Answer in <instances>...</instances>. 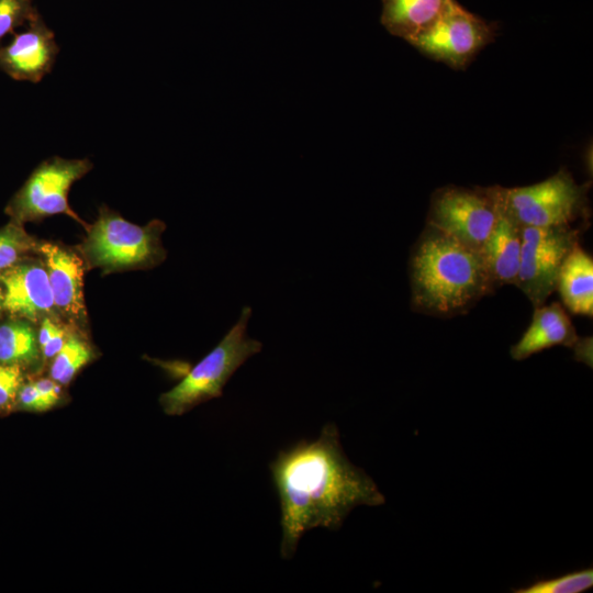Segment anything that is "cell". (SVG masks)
I'll use <instances>...</instances> for the list:
<instances>
[{"instance_id":"2","label":"cell","mask_w":593,"mask_h":593,"mask_svg":"<svg viewBox=\"0 0 593 593\" xmlns=\"http://www.w3.org/2000/svg\"><path fill=\"white\" fill-rule=\"evenodd\" d=\"M411 305L415 312L451 317L493 293L480 251L426 225L409 262Z\"/></svg>"},{"instance_id":"23","label":"cell","mask_w":593,"mask_h":593,"mask_svg":"<svg viewBox=\"0 0 593 593\" xmlns=\"http://www.w3.org/2000/svg\"><path fill=\"white\" fill-rule=\"evenodd\" d=\"M16 399L19 405L24 410L33 412H44L48 410L34 382L22 384Z\"/></svg>"},{"instance_id":"17","label":"cell","mask_w":593,"mask_h":593,"mask_svg":"<svg viewBox=\"0 0 593 593\" xmlns=\"http://www.w3.org/2000/svg\"><path fill=\"white\" fill-rule=\"evenodd\" d=\"M41 358L35 324L12 317L0 325V363L24 367L36 363Z\"/></svg>"},{"instance_id":"15","label":"cell","mask_w":593,"mask_h":593,"mask_svg":"<svg viewBox=\"0 0 593 593\" xmlns=\"http://www.w3.org/2000/svg\"><path fill=\"white\" fill-rule=\"evenodd\" d=\"M564 307L574 315H593V259L578 243L566 257L557 289Z\"/></svg>"},{"instance_id":"26","label":"cell","mask_w":593,"mask_h":593,"mask_svg":"<svg viewBox=\"0 0 593 593\" xmlns=\"http://www.w3.org/2000/svg\"><path fill=\"white\" fill-rule=\"evenodd\" d=\"M572 350H573V357L577 361L583 362L590 368H592L593 366L592 337H579Z\"/></svg>"},{"instance_id":"3","label":"cell","mask_w":593,"mask_h":593,"mask_svg":"<svg viewBox=\"0 0 593 593\" xmlns=\"http://www.w3.org/2000/svg\"><path fill=\"white\" fill-rule=\"evenodd\" d=\"M166 224L157 219L145 225L126 221L107 205H101L92 224L85 227L86 236L75 246L87 269L101 273L148 270L165 261L161 235Z\"/></svg>"},{"instance_id":"6","label":"cell","mask_w":593,"mask_h":593,"mask_svg":"<svg viewBox=\"0 0 593 593\" xmlns=\"http://www.w3.org/2000/svg\"><path fill=\"white\" fill-rule=\"evenodd\" d=\"M497 211L499 186H447L433 193L427 225L480 251L494 226Z\"/></svg>"},{"instance_id":"27","label":"cell","mask_w":593,"mask_h":593,"mask_svg":"<svg viewBox=\"0 0 593 593\" xmlns=\"http://www.w3.org/2000/svg\"><path fill=\"white\" fill-rule=\"evenodd\" d=\"M1 310H3V290H2V287L0 286V312Z\"/></svg>"},{"instance_id":"25","label":"cell","mask_w":593,"mask_h":593,"mask_svg":"<svg viewBox=\"0 0 593 593\" xmlns=\"http://www.w3.org/2000/svg\"><path fill=\"white\" fill-rule=\"evenodd\" d=\"M68 329L69 327L61 326L41 348L42 358L44 360H51L58 354L66 340Z\"/></svg>"},{"instance_id":"10","label":"cell","mask_w":593,"mask_h":593,"mask_svg":"<svg viewBox=\"0 0 593 593\" xmlns=\"http://www.w3.org/2000/svg\"><path fill=\"white\" fill-rule=\"evenodd\" d=\"M37 254L42 257L61 321L69 328L90 338L85 302L86 262L75 246L60 242L41 240Z\"/></svg>"},{"instance_id":"5","label":"cell","mask_w":593,"mask_h":593,"mask_svg":"<svg viewBox=\"0 0 593 593\" xmlns=\"http://www.w3.org/2000/svg\"><path fill=\"white\" fill-rule=\"evenodd\" d=\"M588 184H578L572 175L561 168L538 183L503 188L504 202L523 226L571 225L588 210Z\"/></svg>"},{"instance_id":"13","label":"cell","mask_w":593,"mask_h":593,"mask_svg":"<svg viewBox=\"0 0 593 593\" xmlns=\"http://www.w3.org/2000/svg\"><path fill=\"white\" fill-rule=\"evenodd\" d=\"M523 225L506 206L502 187L499 186V211L494 226L488 236L481 257L494 288L515 284L523 242Z\"/></svg>"},{"instance_id":"11","label":"cell","mask_w":593,"mask_h":593,"mask_svg":"<svg viewBox=\"0 0 593 593\" xmlns=\"http://www.w3.org/2000/svg\"><path fill=\"white\" fill-rule=\"evenodd\" d=\"M3 310L12 317L36 326L46 317L64 324L55 307L47 270L42 257H24L0 272ZM65 325V324H64Z\"/></svg>"},{"instance_id":"12","label":"cell","mask_w":593,"mask_h":593,"mask_svg":"<svg viewBox=\"0 0 593 593\" xmlns=\"http://www.w3.org/2000/svg\"><path fill=\"white\" fill-rule=\"evenodd\" d=\"M58 51L54 32L36 12L29 27L0 48V66L13 78L38 82L52 70Z\"/></svg>"},{"instance_id":"14","label":"cell","mask_w":593,"mask_h":593,"mask_svg":"<svg viewBox=\"0 0 593 593\" xmlns=\"http://www.w3.org/2000/svg\"><path fill=\"white\" fill-rule=\"evenodd\" d=\"M579 339L564 309L558 303L535 307L532 322L519 340L510 348L514 360H524L553 346L573 348Z\"/></svg>"},{"instance_id":"24","label":"cell","mask_w":593,"mask_h":593,"mask_svg":"<svg viewBox=\"0 0 593 593\" xmlns=\"http://www.w3.org/2000/svg\"><path fill=\"white\" fill-rule=\"evenodd\" d=\"M34 384L41 394L48 410L57 404L60 399L61 389L58 382L52 378H43L34 381Z\"/></svg>"},{"instance_id":"19","label":"cell","mask_w":593,"mask_h":593,"mask_svg":"<svg viewBox=\"0 0 593 593\" xmlns=\"http://www.w3.org/2000/svg\"><path fill=\"white\" fill-rule=\"evenodd\" d=\"M41 240L29 235L18 223L0 230V272L15 265L30 253L36 254Z\"/></svg>"},{"instance_id":"1","label":"cell","mask_w":593,"mask_h":593,"mask_svg":"<svg viewBox=\"0 0 593 593\" xmlns=\"http://www.w3.org/2000/svg\"><path fill=\"white\" fill-rule=\"evenodd\" d=\"M269 469L279 497L280 556L286 560L307 530H337L354 507L385 502L374 481L348 460L334 423L316 439L280 450Z\"/></svg>"},{"instance_id":"18","label":"cell","mask_w":593,"mask_h":593,"mask_svg":"<svg viewBox=\"0 0 593 593\" xmlns=\"http://www.w3.org/2000/svg\"><path fill=\"white\" fill-rule=\"evenodd\" d=\"M93 357L94 349L90 338L69 328L61 349L53 358L51 378L59 384L66 385Z\"/></svg>"},{"instance_id":"20","label":"cell","mask_w":593,"mask_h":593,"mask_svg":"<svg viewBox=\"0 0 593 593\" xmlns=\"http://www.w3.org/2000/svg\"><path fill=\"white\" fill-rule=\"evenodd\" d=\"M593 586V569L577 570L567 574L541 579L534 583L513 590L516 593H582Z\"/></svg>"},{"instance_id":"9","label":"cell","mask_w":593,"mask_h":593,"mask_svg":"<svg viewBox=\"0 0 593 593\" xmlns=\"http://www.w3.org/2000/svg\"><path fill=\"white\" fill-rule=\"evenodd\" d=\"M496 26L449 0L437 20L410 44L425 56L462 69L494 40Z\"/></svg>"},{"instance_id":"7","label":"cell","mask_w":593,"mask_h":593,"mask_svg":"<svg viewBox=\"0 0 593 593\" xmlns=\"http://www.w3.org/2000/svg\"><path fill=\"white\" fill-rule=\"evenodd\" d=\"M92 168L93 163L89 158H47L18 192L9 206L10 212L20 222L66 214L86 227L88 224L69 205L68 193L71 186Z\"/></svg>"},{"instance_id":"16","label":"cell","mask_w":593,"mask_h":593,"mask_svg":"<svg viewBox=\"0 0 593 593\" xmlns=\"http://www.w3.org/2000/svg\"><path fill=\"white\" fill-rule=\"evenodd\" d=\"M449 0H382L381 23L411 43L443 13Z\"/></svg>"},{"instance_id":"4","label":"cell","mask_w":593,"mask_h":593,"mask_svg":"<svg viewBox=\"0 0 593 593\" xmlns=\"http://www.w3.org/2000/svg\"><path fill=\"white\" fill-rule=\"evenodd\" d=\"M250 314L249 306L243 307L238 321L220 343L177 385L160 395L159 403L166 414L182 415L203 402L220 398L235 371L261 351L262 344L246 333Z\"/></svg>"},{"instance_id":"22","label":"cell","mask_w":593,"mask_h":593,"mask_svg":"<svg viewBox=\"0 0 593 593\" xmlns=\"http://www.w3.org/2000/svg\"><path fill=\"white\" fill-rule=\"evenodd\" d=\"M22 383L21 366L0 363V409L10 405L16 399Z\"/></svg>"},{"instance_id":"21","label":"cell","mask_w":593,"mask_h":593,"mask_svg":"<svg viewBox=\"0 0 593 593\" xmlns=\"http://www.w3.org/2000/svg\"><path fill=\"white\" fill-rule=\"evenodd\" d=\"M36 12L32 0H0V40L16 26L29 22Z\"/></svg>"},{"instance_id":"8","label":"cell","mask_w":593,"mask_h":593,"mask_svg":"<svg viewBox=\"0 0 593 593\" xmlns=\"http://www.w3.org/2000/svg\"><path fill=\"white\" fill-rule=\"evenodd\" d=\"M580 231L566 226H524L519 267L515 286L534 307L545 303L557 289L559 270L579 243Z\"/></svg>"}]
</instances>
